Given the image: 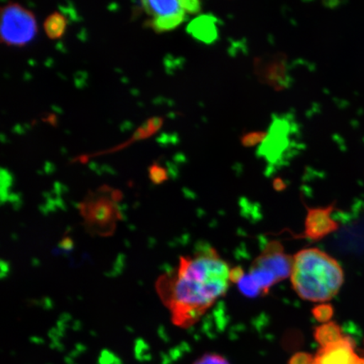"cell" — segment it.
I'll list each match as a JSON object with an SVG mask.
<instances>
[{
    "mask_svg": "<svg viewBox=\"0 0 364 364\" xmlns=\"http://www.w3.org/2000/svg\"><path fill=\"white\" fill-rule=\"evenodd\" d=\"M144 10L154 17L169 16L181 11L178 0H141Z\"/></svg>",
    "mask_w": 364,
    "mask_h": 364,
    "instance_id": "obj_11",
    "label": "cell"
},
{
    "mask_svg": "<svg viewBox=\"0 0 364 364\" xmlns=\"http://www.w3.org/2000/svg\"><path fill=\"white\" fill-rule=\"evenodd\" d=\"M186 31L198 42L210 45L215 43L220 36V24L215 16L207 14L196 17L189 23Z\"/></svg>",
    "mask_w": 364,
    "mask_h": 364,
    "instance_id": "obj_10",
    "label": "cell"
},
{
    "mask_svg": "<svg viewBox=\"0 0 364 364\" xmlns=\"http://www.w3.org/2000/svg\"><path fill=\"white\" fill-rule=\"evenodd\" d=\"M290 279L299 297L322 304L338 295L344 284V272L329 254L318 248H307L294 255Z\"/></svg>",
    "mask_w": 364,
    "mask_h": 364,
    "instance_id": "obj_2",
    "label": "cell"
},
{
    "mask_svg": "<svg viewBox=\"0 0 364 364\" xmlns=\"http://www.w3.org/2000/svg\"><path fill=\"white\" fill-rule=\"evenodd\" d=\"M311 364H364V356L356 352V343L350 336L323 346Z\"/></svg>",
    "mask_w": 364,
    "mask_h": 364,
    "instance_id": "obj_8",
    "label": "cell"
},
{
    "mask_svg": "<svg viewBox=\"0 0 364 364\" xmlns=\"http://www.w3.org/2000/svg\"><path fill=\"white\" fill-rule=\"evenodd\" d=\"M297 132V124L290 114L273 116L266 139L261 144L260 152L267 158L275 159L290 145L291 139Z\"/></svg>",
    "mask_w": 364,
    "mask_h": 364,
    "instance_id": "obj_6",
    "label": "cell"
},
{
    "mask_svg": "<svg viewBox=\"0 0 364 364\" xmlns=\"http://www.w3.org/2000/svg\"><path fill=\"white\" fill-rule=\"evenodd\" d=\"M185 19L186 13L181 11L173 15L154 17L149 22V26L157 33H166L176 29Z\"/></svg>",
    "mask_w": 364,
    "mask_h": 364,
    "instance_id": "obj_12",
    "label": "cell"
},
{
    "mask_svg": "<svg viewBox=\"0 0 364 364\" xmlns=\"http://www.w3.org/2000/svg\"><path fill=\"white\" fill-rule=\"evenodd\" d=\"M121 193L109 186L90 192L80 206L81 216L90 233L108 236L116 229L117 222L121 220V212L118 202Z\"/></svg>",
    "mask_w": 364,
    "mask_h": 364,
    "instance_id": "obj_3",
    "label": "cell"
},
{
    "mask_svg": "<svg viewBox=\"0 0 364 364\" xmlns=\"http://www.w3.org/2000/svg\"><path fill=\"white\" fill-rule=\"evenodd\" d=\"M230 269L215 248L204 245L159 277L156 292L173 324L181 328L196 324L229 289Z\"/></svg>",
    "mask_w": 364,
    "mask_h": 364,
    "instance_id": "obj_1",
    "label": "cell"
},
{
    "mask_svg": "<svg viewBox=\"0 0 364 364\" xmlns=\"http://www.w3.org/2000/svg\"><path fill=\"white\" fill-rule=\"evenodd\" d=\"M344 336L339 325L336 322L329 321L318 326L315 331V338L318 344L328 345L343 338Z\"/></svg>",
    "mask_w": 364,
    "mask_h": 364,
    "instance_id": "obj_13",
    "label": "cell"
},
{
    "mask_svg": "<svg viewBox=\"0 0 364 364\" xmlns=\"http://www.w3.org/2000/svg\"><path fill=\"white\" fill-rule=\"evenodd\" d=\"M149 177L154 183H162L168 179L167 171L162 166L154 164L149 168Z\"/></svg>",
    "mask_w": 364,
    "mask_h": 364,
    "instance_id": "obj_20",
    "label": "cell"
},
{
    "mask_svg": "<svg viewBox=\"0 0 364 364\" xmlns=\"http://www.w3.org/2000/svg\"><path fill=\"white\" fill-rule=\"evenodd\" d=\"M311 355L307 353H298L291 358L289 364H311L313 361Z\"/></svg>",
    "mask_w": 364,
    "mask_h": 364,
    "instance_id": "obj_21",
    "label": "cell"
},
{
    "mask_svg": "<svg viewBox=\"0 0 364 364\" xmlns=\"http://www.w3.org/2000/svg\"><path fill=\"white\" fill-rule=\"evenodd\" d=\"M181 10L190 15H197L202 9L201 0H178Z\"/></svg>",
    "mask_w": 364,
    "mask_h": 364,
    "instance_id": "obj_18",
    "label": "cell"
},
{
    "mask_svg": "<svg viewBox=\"0 0 364 364\" xmlns=\"http://www.w3.org/2000/svg\"><path fill=\"white\" fill-rule=\"evenodd\" d=\"M193 364H230V363L220 354L206 353L198 358Z\"/></svg>",
    "mask_w": 364,
    "mask_h": 364,
    "instance_id": "obj_19",
    "label": "cell"
},
{
    "mask_svg": "<svg viewBox=\"0 0 364 364\" xmlns=\"http://www.w3.org/2000/svg\"><path fill=\"white\" fill-rule=\"evenodd\" d=\"M335 203L326 207L308 208L301 238L318 241L338 230V223L332 218Z\"/></svg>",
    "mask_w": 364,
    "mask_h": 364,
    "instance_id": "obj_9",
    "label": "cell"
},
{
    "mask_svg": "<svg viewBox=\"0 0 364 364\" xmlns=\"http://www.w3.org/2000/svg\"><path fill=\"white\" fill-rule=\"evenodd\" d=\"M254 70L259 80L276 90L289 89L292 84L290 63L284 54H265L257 58Z\"/></svg>",
    "mask_w": 364,
    "mask_h": 364,
    "instance_id": "obj_5",
    "label": "cell"
},
{
    "mask_svg": "<svg viewBox=\"0 0 364 364\" xmlns=\"http://www.w3.org/2000/svg\"><path fill=\"white\" fill-rule=\"evenodd\" d=\"M267 133L263 131H253L243 135L241 143L247 148L254 147L259 144H262L266 139Z\"/></svg>",
    "mask_w": 364,
    "mask_h": 364,
    "instance_id": "obj_17",
    "label": "cell"
},
{
    "mask_svg": "<svg viewBox=\"0 0 364 364\" xmlns=\"http://www.w3.org/2000/svg\"><path fill=\"white\" fill-rule=\"evenodd\" d=\"M38 27L34 14L19 4L9 3L1 10V42L24 47L35 38Z\"/></svg>",
    "mask_w": 364,
    "mask_h": 364,
    "instance_id": "obj_4",
    "label": "cell"
},
{
    "mask_svg": "<svg viewBox=\"0 0 364 364\" xmlns=\"http://www.w3.org/2000/svg\"><path fill=\"white\" fill-rule=\"evenodd\" d=\"M237 284L241 294L245 297L255 298L262 295L260 289L249 274H245Z\"/></svg>",
    "mask_w": 364,
    "mask_h": 364,
    "instance_id": "obj_15",
    "label": "cell"
},
{
    "mask_svg": "<svg viewBox=\"0 0 364 364\" xmlns=\"http://www.w3.org/2000/svg\"><path fill=\"white\" fill-rule=\"evenodd\" d=\"M314 317L316 318L318 322L327 323L329 322L331 317L334 315V308L330 304H320L312 309Z\"/></svg>",
    "mask_w": 364,
    "mask_h": 364,
    "instance_id": "obj_16",
    "label": "cell"
},
{
    "mask_svg": "<svg viewBox=\"0 0 364 364\" xmlns=\"http://www.w3.org/2000/svg\"><path fill=\"white\" fill-rule=\"evenodd\" d=\"M293 263L294 257L285 252L283 245L279 241L272 240L255 258L250 267L270 273L279 283L290 277Z\"/></svg>",
    "mask_w": 364,
    "mask_h": 364,
    "instance_id": "obj_7",
    "label": "cell"
},
{
    "mask_svg": "<svg viewBox=\"0 0 364 364\" xmlns=\"http://www.w3.org/2000/svg\"><path fill=\"white\" fill-rule=\"evenodd\" d=\"M66 28V18L58 12L51 14L44 22L45 33L50 39L61 38L65 33Z\"/></svg>",
    "mask_w": 364,
    "mask_h": 364,
    "instance_id": "obj_14",
    "label": "cell"
},
{
    "mask_svg": "<svg viewBox=\"0 0 364 364\" xmlns=\"http://www.w3.org/2000/svg\"><path fill=\"white\" fill-rule=\"evenodd\" d=\"M245 273L241 267L231 268L230 272V280L231 284H238Z\"/></svg>",
    "mask_w": 364,
    "mask_h": 364,
    "instance_id": "obj_22",
    "label": "cell"
}]
</instances>
